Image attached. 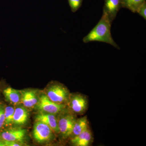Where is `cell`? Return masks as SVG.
<instances>
[{
	"instance_id": "21",
	"label": "cell",
	"mask_w": 146,
	"mask_h": 146,
	"mask_svg": "<svg viewBox=\"0 0 146 146\" xmlns=\"http://www.w3.org/2000/svg\"><path fill=\"white\" fill-rule=\"evenodd\" d=\"M0 49H1V48H0Z\"/></svg>"
},
{
	"instance_id": "4",
	"label": "cell",
	"mask_w": 146,
	"mask_h": 146,
	"mask_svg": "<svg viewBox=\"0 0 146 146\" xmlns=\"http://www.w3.org/2000/svg\"><path fill=\"white\" fill-rule=\"evenodd\" d=\"M67 106L70 112L76 115H83L89 106V100L86 95L81 93L70 94Z\"/></svg>"
},
{
	"instance_id": "8",
	"label": "cell",
	"mask_w": 146,
	"mask_h": 146,
	"mask_svg": "<svg viewBox=\"0 0 146 146\" xmlns=\"http://www.w3.org/2000/svg\"><path fill=\"white\" fill-rule=\"evenodd\" d=\"M58 115L40 112L35 117V121L44 123L48 126L55 134H59L58 125Z\"/></svg>"
},
{
	"instance_id": "5",
	"label": "cell",
	"mask_w": 146,
	"mask_h": 146,
	"mask_svg": "<svg viewBox=\"0 0 146 146\" xmlns=\"http://www.w3.org/2000/svg\"><path fill=\"white\" fill-rule=\"evenodd\" d=\"M67 106L66 104L55 103L50 100L46 94H42L39 96L35 108L39 112L58 115L66 109Z\"/></svg>"
},
{
	"instance_id": "9",
	"label": "cell",
	"mask_w": 146,
	"mask_h": 146,
	"mask_svg": "<svg viewBox=\"0 0 146 146\" xmlns=\"http://www.w3.org/2000/svg\"><path fill=\"white\" fill-rule=\"evenodd\" d=\"M21 103L27 108L35 107L39 101L37 92L34 90H25L21 91Z\"/></svg>"
},
{
	"instance_id": "6",
	"label": "cell",
	"mask_w": 146,
	"mask_h": 146,
	"mask_svg": "<svg viewBox=\"0 0 146 146\" xmlns=\"http://www.w3.org/2000/svg\"><path fill=\"white\" fill-rule=\"evenodd\" d=\"M54 132L47 125L39 121H35L33 127V135L39 143H46L54 138Z\"/></svg>"
},
{
	"instance_id": "20",
	"label": "cell",
	"mask_w": 146,
	"mask_h": 146,
	"mask_svg": "<svg viewBox=\"0 0 146 146\" xmlns=\"http://www.w3.org/2000/svg\"><path fill=\"white\" fill-rule=\"evenodd\" d=\"M2 141L3 142L5 146H21L23 145L22 144L17 143V142H13V141Z\"/></svg>"
},
{
	"instance_id": "14",
	"label": "cell",
	"mask_w": 146,
	"mask_h": 146,
	"mask_svg": "<svg viewBox=\"0 0 146 146\" xmlns=\"http://www.w3.org/2000/svg\"><path fill=\"white\" fill-rule=\"evenodd\" d=\"M89 128V121L87 116L78 118L76 120L73 127L70 138L77 136Z\"/></svg>"
},
{
	"instance_id": "15",
	"label": "cell",
	"mask_w": 146,
	"mask_h": 146,
	"mask_svg": "<svg viewBox=\"0 0 146 146\" xmlns=\"http://www.w3.org/2000/svg\"><path fill=\"white\" fill-rule=\"evenodd\" d=\"M121 7L127 9L133 13H136L139 7L146 0H120Z\"/></svg>"
},
{
	"instance_id": "18",
	"label": "cell",
	"mask_w": 146,
	"mask_h": 146,
	"mask_svg": "<svg viewBox=\"0 0 146 146\" xmlns=\"http://www.w3.org/2000/svg\"><path fill=\"white\" fill-rule=\"evenodd\" d=\"M5 108L3 105L0 104V130L4 126L5 116Z\"/></svg>"
},
{
	"instance_id": "3",
	"label": "cell",
	"mask_w": 146,
	"mask_h": 146,
	"mask_svg": "<svg viewBox=\"0 0 146 146\" xmlns=\"http://www.w3.org/2000/svg\"><path fill=\"white\" fill-rule=\"evenodd\" d=\"M70 94L68 88L63 84L54 82L48 87L46 95L50 100L55 103L67 105Z\"/></svg>"
},
{
	"instance_id": "12",
	"label": "cell",
	"mask_w": 146,
	"mask_h": 146,
	"mask_svg": "<svg viewBox=\"0 0 146 146\" xmlns=\"http://www.w3.org/2000/svg\"><path fill=\"white\" fill-rule=\"evenodd\" d=\"M29 115V112L26 108L23 106H18L15 108L13 124L17 126L25 125L28 121Z\"/></svg>"
},
{
	"instance_id": "19",
	"label": "cell",
	"mask_w": 146,
	"mask_h": 146,
	"mask_svg": "<svg viewBox=\"0 0 146 146\" xmlns=\"http://www.w3.org/2000/svg\"><path fill=\"white\" fill-rule=\"evenodd\" d=\"M136 13L143 17L145 20H146V2L139 7Z\"/></svg>"
},
{
	"instance_id": "10",
	"label": "cell",
	"mask_w": 146,
	"mask_h": 146,
	"mask_svg": "<svg viewBox=\"0 0 146 146\" xmlns=\"http://www.w3.org/2000/svg\"><path fill=\"white\" fill-rule=\"evenodd\" d=\"M93 134L89 128L77 136L71 138L70 142L73 146H89L93 143Z\"/></svg>"
},
{
	"instance_id": "1",
	"label": "cell",
	"mask_w": 146,
	"mask_h": 146,
	"mask_svg": "<svg viewBox=\"0 0 146 146\" xmlns=\"http://www.w3.org/2000/svg\"><path fill=\"white\" fill-rule=\"evenodd\" d=\"M112 23L106 12L103 11L102 16L96 25L83 38L84 43L86 44L91 42H104L120 49L119 46L114 41L111 35Z\"/></svg>"
},
{
	"instance_id": "7",
	"label": "cell",
	"mask_w": 146,
	"mask_h": 146,
	"mask_svg": "<svg viewBox=\"0 0 146 146\" xmlns=\"http://www.w3.org/2000/svg\"><path fill=\"white\" fill-rule=\"evenodd\" d=\"M27 132L26 129L21 128L8 129L0 132V140L17 142L23 145Z\"/></svg>"
},
{
	"instance_id": "11",
	"label": "cell",
	"mask_w": 146,
	"mask_h": 146,
	"mask_svg": "<svg viewBox=\"0 0 146 146\" xmlns=\"http://www.w3.org/2000/svg\"><path fill=\"white\" fill-rule=\"evenodd\" d=\"M103 11H105L111 22L116 18L117 14L121 8L120 0H104Z\"/></svg>"
},
{
	"instance_id": "16",
	"label": "cell",
	"mask_w": 146,
	"mask_h": 146,
	"mask_svg": "<svg viewBox=\"0 0 146 146\" xmlns=\"http://www.w3.org/2000/svg\"><path fill=\"white\" fill-rule=\"evenodd\" d=\"M15 108L11 106H5V121L4 126L8 127L13 124V115H14Z\"/></svg>"
},
{
	"instance_id": "17",
	"label": "cell",
	"mask_w": 146,
	"mask_h": 146,
	"mask_svg": "<svg viewBox=\"0 0 146 146\" xmlns=\"http://www.w3.org/2000/svg\"><path fill=\"white\" fill-rule=\"evenodd\" d=\"M83 0H68L69 5L73 12H76L80 8Z\"/></svg>"
},
{
	"instance_id": "13",
	"label": "cell",
	"mask_w": 146,
	"mask_h": 146,
	"mask_svg": "<svg viewBox=\"0 0 146 146\" xmlns=\"http://www.w3.org/2000/svg\"><path fill=\"white\" fill-rule=\"evenodd\" d=\"M6 100L13 105H18L21 103V92L11 87H8L3 92Z\"/></svg>"
},
{
	"instance_id": "2",
	"label": "cell",
	"mask_w": 146,
	"mask_h": 146,
	"mask_svg": "<svg viewBox=\"0 0 146 146\" xmlns=\"http://www.w3.org/2000/svg\"><path fill=\"white\" fill-rule=\"evenodd\" d=\"M58 116V125L59 134L63 139L70 138L74 125L77 118L76 115L72 112L65 110Z\"/></svg>"
}]
</instances>
